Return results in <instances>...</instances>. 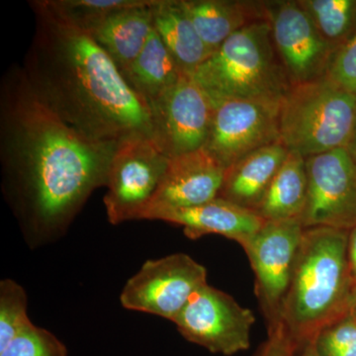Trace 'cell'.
<instances>
[{
  "label": "cell",
  "instance_id": "obj_20",
  "mask_svg": "<svg viewBox=\"0 0 356 356\" xmlns=\"http://www.w3.org/2000/svg\"><path fill=\"white\" fill-rule=\"evenodd\" d=\"M307 192L306 159L289 152L254 213L264 221L301 219Z\"/></svg>",
  "mask_w": 356,
  "mask_h": 356
},
{
  "label": "cell",
  "instance_id": "obj_9",
  "mask_svg": "<svg viewBox=\"0 0 356 356\" xmlns=\"http://www.w3.org/2000/svg\"><path fill=\"white\" fill-rule=\"evenodd\" d=\"M173 323L186 341L215 355L231 356L250 348L255 318L233 297L206 284Z\"/></svg>",
  "mask_w": 356,
  "mask_h": 356
},
{
  "label": "cell",
  "instance_id": "obj_24",
  "mask_svg": "<svg viewBox=\"0 0 356 356\" xmlns=\"http://www.w3.org/2000/svg\"><path fill=\"white\" fill-rule=\"evenodd\" d=\"M33 323L28 316L24 288L13 280L0 282V348L19 336Z\"/></svg>",
  "mask_w": 356,
  "mask_h": 356
},
{
  "label": "cell",
  "instance_id": "obj_21",
  "mask_svg": "<svg viewBox=\"0 0 356 356\" xmlns=\"http://www.w3.org/2000/svg\"><path fill=\"white\" fill-rule=\"evenodd\" d=\"M182 74L154 28L146 46L124 79L151 105L175 86Z\"/></svg>",
  "mask_w": 356,
  "mask_h": 356
},
{
  "label": "cell",
  "instance_id": "obj_5",
  "mask_svg": "<svg viewBox=\"0 0 356 356\" xmlns=\"http://www.w3.org/2000/svg\"><path fill=\"white\" fill-rule=\"evenodd\" d=\"M356 113V95L327 77L293 84L281 102L280 142L305 159L348 149Z\"/></svg>",
  "mask_w": 356,
  "mask_h": 356
},
{
  "label": "cell",
  "instance_id": "obj_26",
  "mask_svg": "<svg viewBox=\"0 0 356 356\" xmlns=\"http://www.w3.org/2000/svg\"><path fill=\"white\" fill-rule=\"evenodd\" d=\"M322 356H356V310L327 325L314 339Z\"/></svg>",
  "mask_w": 356,
  "mask_h": 356
},
{
  "label": "cell",
  "instance_id": "obj_15",
  "mask_svg": "<svg viewBox=\"0 0 356 356\" xmlns=\"http://www.w3.org/2000/svg\"><path fill=\"white\" fill-rule=\"evenodd\" d=\"M156 220L181 226L184 235L191 240L219 235L236 241L241 245L266 222L254 211L221 197L195 207L163 213Z\"/></svg>",
  "mask_w": 356,
  "mask_h": 356
},
{
  "label": "cell",
  "instance_id": "obj_31",
  "mask_svg": "<svg viewBox=\"0 0 356 356\" xmlns=\"http://www.w3.org/2000/svg\"><path fill=\"white\" fill-rule=\"evenodd\" d=\"M348 152H350L351 158L355 161L356 165V113L355 126H353V135H351L350 142L348 147Z\"/></svg>",
  "mask_w": 356,
  "mask_h": 356
},
{
  "label": "cell",
  "instance_id": "obj_33",
  "mask_svg": "<svg viewBox=\"0 0 356 356\" xmlns=\"http://www.w3.org/2000/svg\"><path fill=\"white\" fill-rule=\"evenodd\" d=\"M356 37V36H355Z\"/></svg>",
  "mask_w": 356,
  "mask_h": 356
},
{
  "label": "cell",
  "instance_id": "obj_23",
  "mask_svg": "<svg viewBox=\"0 0 356 356\" xmlns=\"http://www.w3.org/2000/svg\"><path fill=\"white\" fill-rule=\"evenodd\" d=\"M156 0H50L51 6L86 31L90 32L112 14L154 4Z\"/></svg>",
  "mask_w": 356,
  "mask_h": 356
},
{
  "label": "cell",
  "instance_id": "obj_14",
  "mask_svg": "<svg viewBox=\"0 0 356 356\" xmlns=\"http://www.w3.org/2000/svg\"><path fill=\"white\" fill-rule=\"evenodd\" d=\"M225 168L205 149L170 158L143 220H156L170 211L195 207L219 196Z\"/></svg>",
  "mask_w": 356,
  "mask_h": 356
},
{
  "label": "cell",
  "instance_id": "obj_8",
  "mask_svg": "<svg viewBox=\"0 0 356 356\" xmlns=\"http://www.w3.org/2000/svg\"><path fill=\"white\" fill-rule=\"evenodd\" d=\"M207 283V270L186 254L149 259L126 282L122 306L175 322L191 297Z\"/></svg>",
  "mask_w": 356,
  "mask_h": 356
},
{
  "label": "cell",
  "instance_id": "obj_17",
  "mask_svg": "<svg viewBox=\"0 0 356 356\" xmlns=\"http://www.w3.org/2000/svg\"><path fill=\"white\" fill-rule=\"evenodd\" d=\"M131 7L112 14L88 32L106 51L123 76L146 46L154 29L153 7Z\"/></svg>",
  "mask_w": 356,
  "mask_h": 356
},
{
  "label": "cell",
  "instance_id": "obj_3",
  "mask_svg": "<svg viewBox=\"0 0 356 356\" xmlns=\"http://www.w3.org/2000/svg\"><path fill=\"white\" fill-rule=\"evenodd\" d=\"M350 231L305 229L280 323L301 348L356 305V283L348 264Z\"/></svg>",
  "mask_w": 356,
  "mask_h": 356
},
{
  "label": "cell",
  "instance_id": "obj_28",
  "mask_svg": "<svg viewBox=\"0 0 356 356\" xmlns=\"http://www.w3.org/2000/svg\"><path fill=\"white\" fill-rule=\"evenodd\" d=\"M298 346L288 334L282 323L268 330V337L254 356H293Z\"/></svg>",
  "mask_w": 356,
  "mask_h": 356
},
{
  "label": "cell",
  "instance_id": "obj_11",
  "mask_svg": "<svg viewBox=\"0 0 356 356\" xmlns=\"http://www.w3.org/2000/svg\"><path fill=\"white\" fill-rule=\"evenodd\" d=\"M308 192L301 216L304 228L356 227V165L348 149L306 159Z\"/></svg>",
  "mask_w": 356,
  "mask_h": 356
},
{
  "label": "cell",
  "instance_id": "obj_29",
  "mask_svg": "<svg viewBox=\"0 0 356 356\" xmlns=\"http://www.w3.org/2000/svg\"><path fill=\"white\" fill-rule=\"evenodd\" d=\"M348 257L351 275L356 283V227L350 229L348 235Z\"/></svg>",
  "mask_w": 356,
  "mask_h": 356
},
{
  "label": "cell",
  "instance_id": "obj_25",
  "mask_svg": "<svg viewBox=\"0 0 356 356\" xmlns=\"http://www.w3.org/2000/svg\"><path fill=\"white\" fill-rule=\"evenodd\" d=\"M0 356H67V348L55 334L33 324L0 348Z\"/></svg>",
  "mask_w": 356,
  "mask_h": 356
},
{
  "label": "cell",
  "instance_id": "obj_16",
  "mask_svg": "<svg viewBox=\"0 0 356 356\" xmlns=\"http://www.w3.org/2000/svg\"><path fill=\"white\" fill-rule=\"evenodd\" d=\"M288 154L280 140L236 161L225 170L218 197L254 212Z\"/></svg>",
  "mask_w": 356,
  "mask_h": 356
},
{
  "label": "cell",
  "instance_id": "obj_27",
  "mask_svg": "<svg viewBox=\"0 0 356 356\" xmlns=\"http://www.w3.org/2000/svg\"><path fill=\"white\" fill-rule=\"evenodd\" d=\"M325 77L356 95V37L337 51Z\"/></svg>",
  "mask_w": 356,
  "mask_h": 356
},
{
  "label": "cell",
  "instance_id": "obj_6",
  "mask_svg": "<svg viewBox=\"0 0 356 356\" xmlns=\"http://www.w3.org/2000/svg\"><path fill=\"white\" fill-rule=\"evenodd\" d=\"M170 158L145 134H132L117 142L103 198L112 225L143 220Z\"/></svg>",
  "mask_w": 356,
  "mask_h": 356
},
{
  "label": "cell",
  "instance_id": "obj_30",
  "mask_svg": "<svg viewBox=\"0 0 356 356\" xmlns=\"http://www.w3.org/2000/svg\"><path fill=\"white\" fill-rule=\"evenodd\" d=\"M293 356H322L318 353L317 348H316L314 341L308 343L302 346L296 350V353Z\"/></svg>",
  "mask_w": 356,
  "mask_h": 356
},
{
  "label": "cell",
  "instance_id": "obj_12",
  "mask_svg": "<svg viewBox=\"0 0 356 356\" xmlns=\"http://www.w3.org/2000/svg\"><path fill=\"white\" fill-rule=\"evenodd\" d=\"M153 139L168 158L202 149L209 134L214 105L191 76L149 105Z\"/></svg>",
  "mask_w": 356,
  "mask_h": 356
},
{
  "label": "cell",
  "instance_id": "obj_19",
  "mask_svg": "<svg viewBox=\"0 0 356 356\" xmlns=\"http://www.w3.org/2000/svg\"><path fill=\"white\" fill-rule=\"evenodd\" d=\"M153 13L159 38L180 72L191 76L212 53L199 36L181 0H159Z\"/></svg>",
  "mask_w": 356,
  "mask_h": 356
},
{
  "label": "cell",
  "instance_id": "obj_2",
  "mask_svg": "<svg viewBox=\"0 0 356 356\" xmlns=\"http://www.w3.org/2000/svg\"><path fill=\"white\" fill-rule=\"evenodd\" d=\"M29 4L35 33L23 69L40 99L88 139L118 142L137 133L153 138L149 105L92 36L50 0Z\"/></svg>",
  "mask_w": 356,
  "mask_h": 356
},
{
  "label": "cell",
  "instance_id": "obj_22",
  "mask_svg": "<svg viewBox=\"0 0 356 356\" xmlns=\"http://www.w3.org/2000/svg\"><path fill=\"white\" fill-rule=\"evenodd\" d=\"M323 38L339 50L356 36V0H298Z\"/></svg>",
  "mask_w": 356,
  "mask_h": 356
},
{
  "label": "cell",
  "instance_id": "obj_13",
  "mask_svg": "<svg viewBox=\"0 0 356 356\" xmlns=\"http://www.w3.org/2000/svg\"><path fill=\"white\" fill-rule=\"evenodd\" d=\"M280 107L243 100L215 105L203 149L226 170L257 149L280 142Z\"/></svg>",
  "mask_w": 356,
  "mask_h": 356
},
{
  "label": "cell",
  "instance_id": "obj_32",
  "mask_svg": "<svg viewBox=\"0 0 356 356\" xmlns=\"http://www.w3.org/2000/svg\"><path fill=\"white\" fill-rule=\"evenodd\" d=\"M353 309H355V310H356V305L355 306V308H353Z\"/></svg>",
  "mask_w": 356,
  "mask_h": 356
},
{
  "label": "cell",
  "instance_id": "obj_10",
  "mask_svg": "<svg viewBox=\"0 0 356 356\" xmlns=\"http://www.w3.org/2000/svg\"><path fill=\"white\" fill-rule=\"evenodd\" d=\"M276 53L291 86L327 76L337 49L327 43L298 1L264 2Z\"/></svg>",
  "mask_w": 356,
  "mask_h": 356
},
{
  "label": "cell",
  "instance_id": "obj_7",
  "mask_svg": "<svg viewBox=\"0 0 356 356\" xmlns=\"http://www.w3.org/2000/svg\"><path fill=\"white\" fill-rule=\"evenodd\" d=\"M301 220L266 221L243 243L255 276V294L268 330L280 323L281 309L303 240Z\"/></svg>",
  "mask_w": 356,
  "mask_h": 356
},
{
  "label": "cell",
  "instance_id": "obj_4",
  "mask_svg": "<svg viewBox=\"0 0 356 356\" xmlns=\"http://www.w3.org/2000/svg\"><path fill=\"white\" fill-rule=\"evenodd\" d=\"M191 76L214 106L229 100L280 106L291 88L266 19L229 37Z\"/></svg>",
  "mask_w": 356,
  "mask_h": 356
},
{
  "label": "cell",
  "instance_id": "obj_18",
  "mask_svg": "<svg viewBox=\"0 0 356 356\" xmlns=\"http://www.w3.org/2000/svg\"><path fill=\"white\" fill-rule=\"evenodd\" d=\"M181 3L212 54L245 26L266 19L264 2L181 0Z\"/></svg>",
  "mask_w": 356,
  "mask_h": 356
},
{
  "label": "cell",
  "instance_id": "obj_1",
  "mask_svg": "<svg viewBox=\"0 0 356 356\" xmlns=\"http://www.w3.org/2000/svg\"><path fill=\"white\" fill-rule=\"evenodd\" d=\"M117 142L88 139L36 95L23 67L0 86L3 191L29 242L64 234L95 189L106 186Z\"/></svg>",
  "mask_w": 356,
  "mask_h": 356
}]
</instances>
